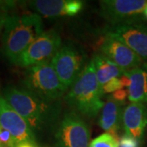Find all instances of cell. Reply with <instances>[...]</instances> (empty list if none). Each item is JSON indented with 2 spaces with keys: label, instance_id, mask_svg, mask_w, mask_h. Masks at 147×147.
Here are the masks:
<instances>
[{
  "label": "cell",
  "instance_id": "603a6c76",
  "mask_svg": "<svg viewBox=\"0 0 147 147\" xmlns=\"http://www.w3.org/2000/svg\"><path fill=\"white\" fill-rule=\"evenodd\" d=\"M144 15L147 18V6L146 7V8H145V11H144Z\"/></svg>",
  "mask_w": 147,
  "mask_h": 147
},
{
  "label": "cell",
  "instance_id": "8992f818",
  "mask_svg": "<svg viewBox=\"0 0 147 147\" xmlns=\"http://www.w3.org/2000/svg\"><path fill=\"white\" fill-rule=\"evenodd\" d=\"M146 6V0H103L100 14L111 26L137 23L144 19Z\"/></svg>",
  "mask_w": 147,
  "mask_h": 147
},
{
  "label": "cell",
  "instance_id": "277c9868",
  "mask_svg": "<svg viewBox=\"0 0 147 147\" xmlns=\"http://www.w3.org/2000/svg\"><path fill=\"white\" fill-rule=\"evenodd\" d=\"M22 84L24 88L50 101L60 100L67 90L61 82L51 61L27 68Z\"/></svg>",
  "mask_w": 147,
  "mask_h": 147
},
{
  "label": "cell",
  "instance_id": "2e32d148",
  "mask_svg": "<svg viewBox=\"0 0 147 147\" xmlns=\"http://www.w3.org/2000/svg\"><path fill=\"white\" fill-rule=\"evenodd\" d=\"M92 60L94 64L96 75L100 87H103L111 79L120 78L125 74L124 70L111 62L100 53L94 55Z\"/></svg>",
  "mask_w": 147,
  "mask_h": 147
},
{
  "label": "cell",
  "instance_id": "5b68a950",
  "mask_svg": "<svg viewBox=\"0 0 147 147\" xmlns=\"http://www.w3.org/2000/svg\"><path fill=\"white\" fill-rule=\"evenodd\" d=\"M87 56L79 47L72 43L61 45L51 60L58 77L66 89L73 85L86 67Z\"/></svg>",
  "mask_w": 147,
  "mask_h": 147
},
{
  "label": "cell",
  "instance_id": "ac0fdd59",
  "mask_svg": "<svg viewBox=\"0 0 147 147\" xmlns=\"http://www.w3.org/2000/svg\"><path fill=\"white\" fill-rule=\"evenodd\" d=\"M123 88H124V87L121 82L120 78H115L111 79L108 83H106L103 87H101V91H102V94L104 95L113 93L116 91Z\"/></svg>",
  "mask_w": 147,
  "mask_h": 147
},
{
  "label": "cell",
  "instance_id": "ba28073f",
  "mask_svg": "<svg viewBox=\"0 0 147 147\" xmlns=\"http://www.w3.org/2000/svg\"><path fill=\"white\" fill-rule=\"evenodd\" d=\"M57 147H89L90 131L82 118L75 112L66 113L56 131Z\"/></svg>",
  "mask_w": 147,
  "mask_h": 147
},
{
  "label": "cell",
  "instance_id": "5bb4252c",
  "mask_svg": "<svg viewBox=\"0 0 147 147\" xmlns=\"http://www.w3.org/2000/svg\"><path fill=\"white\" fill-rule=\"evenodd\" d=\"M130 79L127 88L128 100L131 102L147 104V63L126 72Z\"/></svg>",
  "mask_w": 147,
  "mask_h": 147
},
{
  "label": "cell",
  "instance_id": "30bf717a",
  "mask_svg": "<svg viewBox=\"0 0 147 147\" xmlns=\"http://www.w3.org/2000/svg\"><path fill=\"white\" fill-rule=\"evenodd\" d=\"M105 34L119 39L147 61V26L141 22L108 27Z\"/></svg>",
  "mask_w": 147,
  "mask_h": 147
},
{
  "label": "cell",
  "instance_id": "52a82bcc",
  "mask_svg": "<svg viewBox=\"0 0 147 147\" xmlns=\"http://www.w3.org/2000/svg\"><path fill=\"white\" fill-rule=\"evenodd\" d=\"M61 47V38L56 30L43 31L21 54L15 65L29 68L38 64L51 61Z\"/></svg>",
  "mask_w": 147,
  "mask_h": 147
},
{
  "label": "cell",
  "instance_id": "4fadbf2b",
  "mask_svg": "<svg viewBox=\"0 0 147 147\" xmlns=\"http://www.w3.org/2000/svg\"><path fill=\"white\" fill-rule=\"evenodd\" d=\"M147 126V106L143 103L131 102L123 114V127L127 136L141 141Z\"/></svg>",
  "mask_w": 147,
  "mask_h": 147
},
{
  "label": "cell",
  "instance_id": "d6986e66",
  "mask_svg": "<svg viewBox=\"0 0 147 147\" xmlns=\"http://www.w3.org/2000/svg\"><path fill=\"white\" fill-rule=\"evenodd\" d=\"M17 142L8 131L1 128L0 131V147H16Z\"/></svg>",
  "mask_w": 147,
  "mask_h": 147
},
{
  "label": "cell",
  "instance_id": "9a60e30c",
  "mask_svg": "<svg viewBox=\"0 0 147 147\" xmlns=\"http://www.w3.org/2000/svg\"><path fill=\"white\" fill-rule=\"evenodd\" d=\"M123 105L111 97L102 109L99 125L106 132L117 137V131L123 126Z\"/></svg>",
  "mask_w": 147,
  "mask_h": 147
},
{
  "label": "cell",
  "instance_id": "3957f363",
  "mask_svg": "<svg viewBox=\"0 0 147 147\" xmlns=\"http://www.w3.org/2000/svg\"><path fill=\"white\" fill-rule=\"evenodd\" d=\"M101 87L96 75L94 64L91 60L79 77L69 88L65 101L71 108L84 115L93 118L97 115L105 103Z\"/></svg>",
  "mask_w": 147,
  "mask_h": 147
},
{
  "label": "cell",
  "instance_id": "8fae6325",
  "mask_svg": "<svg viewBox=\"0 0 147 147\" xmlns=\"http://www.w3.org/2000/svg\"><path fill=\"white\" fill-rule=\"evenodd\" d=\"M0 126L10 132L17 144L25 142L37 143L35 134L28 123L2 96H0Z\"/></svg>",
  "mask_w": 147,
  "mask_h": 147
},
{
  "label": "cell",
  "instance_id": "d4e9b609",
  "mask_svg": "<svg viewBox=\"0 0 147 147\" xmlns=\"http://www.w3.org/2000/svg\"><path fill=\"white\" fill-rule=\"evenodd\" d=\"M1 128H2V127H1V126H0V131H1Z\"/></svg>",
  "mask_w": 147,
  "mask_h": 147
},
{
  "label": "cell",
  "instance_id": "ffe728a7",
  "mask_svg": "<svg viewBox=\"0 0 147 147\" xmlns=\"http://www.w3.org/2000/svg\"><path fill=\"white\" fill-rule=\"evenodd\" d=\"M119 147H139V141L125 134L120 138Z\"/></svg>",
  "mask_w": 147,
  "mask_h": 147
},
{
  "label": "cell",
  "instance_id": "7c38bea8",
  "mask_svg": "<svg viewBox=\"0 0 147 147\" xmlns=\"http://www.w3.org/2000/svg\"><path fill=\"white\" fill-rule=\"evenodd\" d=\"M27 5L39 16L59 17L77 15L83 9L84 3L79 0H37L28 2Z\"/></svg>",
  "mask_w": 147,
  "mask_h": 147
},
{
  "label": "cell",
  "instance_id": "6da1fadb",
  "mask_svg": "<svg viewBox=\"0 0 147 147\" xmlns=\"http://www.w3.org/2000/svg\"><path fill=\"white\" fill-rule=\"evenodd\" d=\"M26 121L34 134L54 130L60 123L61 103L42 99L24 88L7 87L2 96Z\"/></svg>",
  "mask_w": 147,
  "mask_h": 147
},
{
  "label": "cell",
  "instance_id": "cb8c5ba5",
  "mask_svg": "<svg viewBox=\"0 0 147 147\" xmlns=\"http://www.w3.org/2000/svg\"><path fill=\"white\" fill-rule=\"evenodd\" d=\"M1 27H2V23H1V18H0V29H1Z\"/></svg>",
  "mask_w": 147,
  "mask_h": 147
},
{
  "label": "cell",
  "instance_id": "44dd1931",
  "mask_svg": "<svg viewBox=\"0 0 147 147\" xmlns=\"http://www.w3.org/2000/svg\"><path fill=\"white\" fill-rule=\"evenodd\" d=\"M127 96L128 97L127 90L123 88V89H119L115 92H113L112 96H111V98L116 100V101H118V102H119V103L124 104V101L126 100Z\"/></svg>",
  "mask_w": 147,
  "mask_h": 147
},
{
  "label": "cell",
  "instance_id": "e0dca14e",
  "mask_svg": "<svg viewBox=\"0 0 147 147\" xmlns=\"http://www.w3.org/2000/svg\"><path fill=\"white\" fill-rule=\"evenodd\" d=\"M119 138L110 133L105 132L93 139L89 147H119Z\"/></svg>",
  "mask_w": 147,
  "mask_h": 147
},
{
  "label": "cell",
  "instance_id": "7a4b0ae2",
  "mask_svg": "<svg viewBox=\"0 0 147 147\" xmlns=\"http://www.w3.org/2000/svg\"><path fill=\"white\" fill-rule=\"evenodd\" d=\"M2 50L13 64L32 42L43 33L42 17L34 12L6 14L1 16Z\"/></svg>",
  "mask_w": 147,
  "mask_h": 147
},
{
  "label": "cell",
  "instance_id": "9c48e42d",
  "mask_svg": "<svg viewBox=\"0 0 147 147\" xmlns=\"http://www.w3.org/2000/svg\"><path fill=\"white\" fill-rule=\"evenodd\" d=\"M100 54L115 64L125 72L138 68L143 60L134 51L119 39L106 35L100 44Z\"/></svg>",
  "mask_w": 147,
  "mask_h": 147
},
{
  "label": "cell",
  "instance_id": "7402d4cb",
  "mask_svg": "<svg viewBox=\"0 0 147 147\" xmlns=\"http://www.w3.org/2000/svg\"><path fill=\"white\" fill-rule=\"evenodd\" d=\"M16 147H39L37 143H32V142H21L16 145Z\"/></svg>",
  "mask_w": 147,
  "mask_h": 147
}]
</instances>
